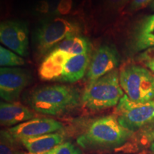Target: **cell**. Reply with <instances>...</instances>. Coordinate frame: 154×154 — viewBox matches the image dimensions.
<instances>
[{
	"mask_svg": "<svg viewBox=\"0 0 154 154\" xmlns=\"http://www.w3.org/2000/svg\"><path fill=\"white\" fill-rule=\"evenodd\" d=\"M128 0H108L109 3L110 4L111 6H113L115 7H121L126 4Z\"/></svg>",
	"mask_w": 154,
	"mask_h": 154,
	"instance_id": "obj_23",
	"label": "cell"
},
{
	"mask_svg": "<svg viewBox=\"0 0 154 154\" xmlns=\"http://www.w3.org/2000/svg\"><path fill=\"white\" fill-rule=\"evenodd\" d=\"M114 113L121 126L134 134L154 119V100L136 103L124 94L116 107Z\"/></svg>",
	"mask_w": 154,
	"mask_h": 154,
	"instance_id": "obj_6",
	"label": "cell"
},
{
	"mask_svg": "<svg viewBox=\"0 0 154 154\" xmlns=\"http://www.w3.org/2000/svg\"><path fill=\"white\" fill-rule=\"evenodd\" d=\"M139 59L145 63L149 62V61H154V47L146 49L142 53H140Z\"/></svg>",
	"mask_w": 154,
	"mask_h": 154,
	"instance_id": "obj_22",
	"label": "cell"
},
{
	"mask_svg": "<svg viewBox=\"0 0 154 154\" xmlns=\"http://www.w3.org/2000/svg\"><path fill=\"white\" fill-rule=\"evenodd\" d=\"M120 63V55L117 49L110 44L100 46L92 55L86 72L88 84L117 69Z\"/></svg>",
	"mask_w": 154,
	"mask_h": 154,
	"instance_id": "obj_9",
	"label": "cell"
},
{
	"mask_svg": "<svg viewBox=\"0 0 154 154\" xmlns=\"http://www.w3.org/2000/svg\"><path fill=\"white\" fill-rule=\"evenodd\" d=\"M44 154H82V152L74 144L63 142Z\"/></svg>",
	"mask_w": 154,
	"mask_h": 154,
	"instance_id": "obj_20",
	"label": "cell"
},
{
	"mask_svg": "<svg viewBox=\"0 0 154 154\" xmlns=\"http://www.w3.org/2000/svg\"><path fill=\"white\" fill-rule=\"evenodd\" d=\"M119 80L123 91L131 101L146 103L154 100V76L144 67L126 65L119 72Z\"/></svg>",
	"mask_w": 154,
	"mask_h": 154,
	"instance_id": "obj_4",
	"label": "cell"
},
{
	"mask_svg": "<svg viewBox=\"0 0 154 154\" xmlns=\"http://www.w3.org/2000/svg\"><path fill=\"white\" fill-rule=\"evenodd\" d=\"M19 154H21V153H19Z\"/></svg>",
	"mask_w": 154,
	"mask_h": 154,
	"instance_id": "obj_27",
	"label": "cell"
},
{
	"mask_svg": "<svg viewBox=\"0 0 154 154\" xmlns=\"http://www.w3.org/2000/svg\"><path fill=\"white\" fill-rule=\"evenodd\" d=\"M63 126L60 121L50 118H34L9 128L8 131L17 140L59 132Z\"/></svg>",
	"mask_w": 154,
	"mask_h": 154,
	"instance_id": "obj_10",
	"label": "cell"
},
{
	"mask_svg": "<svg viewBox=\"0 0 154 154\" xmlns=\"http://www.w3.org/2000/svg\"><path fill=\"white\" fill-rule=\"evenodd\" d=\"M154 0H131L130 9L133 11L138 10L146 7L153 2Z\"/></svg>",
	"mask_w": 154,
	"mask_h": 154,
	"instance_id": "obj_21",
	"label": "cell"
},
{
	"mask_svg": "<svg viewBox=\"0 0 154 154\" xmlns=\"http://www.w3.org/2000/svg\"><path fill=\"white\" fill-rule=\"evenodd\" d=\"M131 45L134 51L154 47V14L144 17L135 26Z\"/></svg>",
	"mask_w": 154,
	"mask_h": 154,
	"instance_id": "obj_13",
	"label": "cell"
},
{
	"mask_svg": "<svg viewBox=\"0 0 154 154\" xmlns=\"http://www.w3.org/2000/svg\"><path fill=\"white\" fill-rule=\"evenodd\" d=\"M150 8L151 9L152 11H154V1L150 5Z\"/></svg>",
	"mask_w": 154,
	"mask_h": 154,
	"instance_id": "obj_26",
	"label": "cell"
},
{
	"mask_svg": "<svg viewBox=\"0 0 154 154\" xmlns=\"http://www.w3.org/2000/svg\"><path fill=\"white\" fill-rule=\"evenodd\" d=\"M8 131V130L1 131V143H0V154H19L17 152V142Z\"/></svg>",
	"mask_w": 154,
	"mask_h": 154,
	"instance_id": "obj_18",
	"label": "cell"
},
{
	"mask_svg": "<svg viewBox=\"0 0 154 154\" xmlns=\"http://www.w3.org/2000/svg\"><path fill=\"white\" fill-rule=\"evenodd\" d=\"M29 101L36 112L59 116L78 106L82 103V96L73 86L54 84L36 88L31 94Z\"/></svg>",
	"mask_w": 154,
	"mask_h": 154,
	"instance_id": "obj_2",
	"label": "cell"
},
{
	"mask_svg": "<svg viewBox=\"0 0 154 154\" xmlns=\"http://www.w3.org/2000/svg\"><path fill=\"white\" fill-rule=\"evenodd\" d=\"M146 66L149 68L150 70L154 73V61H149V62L145 63Z\"/></svg>",
	"mask_w": 154,
	"mask_h": 154,
	"instance_id": "obj_24",
	"label": "cell"
},
{
	"mask_svg": "<svg viewBox=\"0 0 154 154\" xmlns=\"http://www.w3.org/2000/svg\"><path fill=\"white\" fill-rule=\"evenodd\" d=\"M54 49H59L72 54H84L91 52V44L81 35L71 36L61 42Z\"/></svg>",
	"mask_w": 154,
	"mask_h": 154,
	"instance_id": "obj_16",
	"label": "cell"
},
{
	"mask_svg": "<svg viewBox=\"0 0 154 154\" xmlns=\"http://www.w3.org/2000/svg\"><path fill=\"white\" fill-rule=\"evenodd\" d=\"M118 69L99 79L87 84L82 95V103L90 111H101L118 105L124 91L119 80Z\"/></svg>",
	"mask_w": 154,
	"mask_h": 154,
	"instance_id": "obj_3",
	"label": "cell"
},
{
	"mask_svg": "<svg viewBox=\"0 0 154 154\" xmlns=\"http://www.w3.org/2000/svg\"><path fill=\"white\" fill-rule=\"evenodd\" d=\"M34 116L33 111L18 102L2 101L0 103V123L3 126H15Z\"/></svg>",
	"mask_w": 154,
	"mask_h": 154,
	"instance_id": "obj_12",
	"label": "cell"
},
{
	"mask_svg": "<svg viewBox=\"0 0 154 154\" xmlns=\"http://www.w3.org/2000/svg\"><path fill=\"white\" fill-rule=\"evenodd\" d=\"M31 79V74L26 69L18 67H1L0 96L7 102H15Z\"/></svg>",
	"mask_w": 154,
	"mask_h": 154,
	"instance_id": "obj_7",
	"label": "cell"
},
{
	"mask_svg": "<svg viewBox=\"0 0 154 154\" xmlns=\"http://www.w3.org/2000/svg\"><path fill=\"white\" fill-rule=\"evenodd\" d=\"M133 136L134 133L121 126L113 114L92 121L79 136L76 142L86 150L113 149L124 145Z\"/></svg>",
	"mask_w": 154,
	"mask_h": 154,
	"instance_id": "obj_1",
	"label": "cell"
},
{
	"mask_svg": "<svg viewBox=\"0 0 154 154\" xmlns=\"http://www.w3.org/2000/svg\"><path fill=\"white\" fill-rule=\"evenodd\" d=\"M0 42L20 56L29 54V29L24 22L7 20L0 24Z\"/></svg>",
	"mask_w": 154,
	"mask_h": 154,
	"instance_id": "obj_8",
	"label": "cell"
},
{
	"mask_svg": "<svg viewBox=\"0 0 154 154\" xmlns=\"http://www.w3.org/2000/svg\"><path fill=\"white\" fill-rule=\"evenodd\" d=\"M25 63L24 59L11 50L0 47V65L2 67L22 66Z\"/></svg>",
	"mask_w": 154,
	"mask_h": 154,
	"instance_id": "obj_17",
	"label": "cell"
},
{
	"mask_svg": "<svg viewBox=\"0 0 154 154\" xmlns=\"http://www.w3.org/2000/svg\"><path fill=\"white\" fill-rule=\"evenodd\" d=\"M72 54L62 50H51L44 58L38 69V75L41 79L58 82L63 65Z\"/></svg>",
	"mask_w": 154,
	"mask_h": 154,
	"instance_id": "obj_11",
	"label": "cell"
},
{
	"mask_svg": "<svg viewBox=\"0 0 154 154\" xmlns=\"http://www.w3.org/2000/svg\"><path fill=\"white\" fill-rule=\"evenodd\" d=\"M90 60V53L72 54L63 65L58 82L74 83L82 79L87 72Z\"/></svg>",
	"mask_w": 154,
	"mask_h": 154,
	"instance_id": "obj_14",
	"label": "cell"
},
{
	"mask_svg": "<svg viewBox=\"0 0 154 154\" xmlns=\"http://www.w3.org/2000/svg\"><path fill=\"white\" fill-rule=\"evenodd\" d=\"M65 136L60 131L19 140L29 154H44L63 143Z\"/></svg>",
	"mask_w": 154,
	"mask_h": 154,
	"instance_id": "obj_15",
	"label": "cell"
},
{
	"mask_svg": "<svg viewBox=\"0 0 154 154\" xmlns=\"http://www.w3.org/2000/svg\"><path fill=\"white\" fill-rule=\"evenodd\" d=\"M81 32L79 25L66 19L56 18L44 22L35 34L38 55L44 56L49 54L65 38L71 36L80 35Z\"/></svg>",
	"mask_w": 154,
	"mask_h": 154,
	"instance_id": "obj_5",
	"label": "cell"
},
{
	"mask_svg": "<svg viewBox=\"0 0 154 154\" xmlns=\"http://www.w3.org/2000/svg\"><path fill=\"white\" fill-rule=\"evenodd\" d=\"M137 140L140 145H147L154 142V119L137 133Z\"/></svg>",
	"mask_w": 154,
	"mask_h": 154,
	"instance_id": "obj_19",
	"label": "cell"
},
{
	"mask_svg": "<svg viewBox=\"0 0 154 154\" xmlns=\"http://www.w3.org/2000/svg\"><path fill=\"white\" fill-rule=\"evenodd\" d=\"M150 151H151L152 154H154V142L150 145Z\"/></svg>",
	"mask_w": 154,
	"mask_h": 154,
	"instance_id": "obj_25",
	"label": "cell"
}]
</instances>
